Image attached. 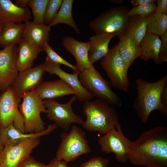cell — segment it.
Segmentation results:
<instances>
[{
    "label": "cell",
    "instance_id": "cell-1",
    "mask_svg": "<svg viewBox=\"0 0 167 167\" xmlns=\"http://www.w3.org/2000/svg\"><path fill=\"white\" fill-rule=\"evenodd\" d=\"M127 157L136 165L167 167V127L158 126L143 133L133 141Z\"/></svg>",
    "mask_w": 167,
    "mask_h": 167
},
{
    "label": "cell",
    "instance_id": "cell-2",
    "mask_svg": "<svg viewBox=\"0 0 167 167\" xmlns=\"http://www.w3.org/2000/svg\"><path fill=\"white\" fill-rule=\"evenodd\" d=\"M167 83V75L154 82H150L141 79L136 80L137 95L133 107L141 121L146 123L151 113L160 110L163 115L167 116V109L162 105L161 96Z\"/></svg>",
    "mask_w": 167,
    "mask_h": 167
},
{
    "label": "cell",
    "instance_id": "cell-3",
    "mask_svg": "<svg viewBox=\"0 0 167 167\" xmlns=\"http://www.w3.org/2000/svg\"><path fill=\"white\" fill-rule=\"evenodd\" d=\"M82 111L86 117L82 126L88 131L105 134L119 124L113 106L99 99L85 101Z\"/></svg>",
    "mask_w": 167,
    "mask_h": 167
},
{
    "label": "cell",
    "instance_id": "cell-4",
    "mask_svg": "<svg viewBox=\"0 0 167 167\" xmlns=\"http://www.w3.org/2000/svg\"><path fill=\"white\" fill-rule=\"evenodd\" d=\"M78 78L83 87L94 97L113 106H122V101L111 88L110 83L103 78L93 65L79 72Z\"/></svg>",
    "mask_w": 167,
    "mask_h": 167
},
{
    "label": "cell",
    "instance_id": "cell-5",
    "mask_svg": "<svg viewBox=\"0 0 167 167\" xmlns=\"http://www.w3.org/2000/svg\"><path fill=\"white\" fill-rule=\"evenodd\" d=\"M22 98V102L19 104L18 107L24 118V133H36L44 130L45 123L40 113L46 114V108L36 89L27 93Z\"/></svg>",
    "mask_w": 167,
    "mask_h": 167
},
{
    "label": "cell",
    "instance_id": "cell-6",
    "mask_svg": "<svg viewBox=\"0 0 167 167\" xmlns=\"http://www.w3.org/2000/svg\"><path fill=\"white\" fill-rule=\"evenodd\" d=\"M129 10L123 6L112 7L91 21L89 26L96 33H114L119 37L124 33L128 26Z\"/></svg>",
    "mask_w": 167,
    "mask_h": 167
},
{
    "label": "cell",
    "instance_id": "cell-7",
    "mask_svg": "<svg viewBox=\"0 0 167 167\" xmlns=\"http://www.w3.org/2000/svg\"><path fill=\"white\" fill-rule=\"evenodd\" d=\"M61 142L56 152V158L67 163L72 161L91 151L85 132L76 126L71 127L69 133H62Z\"/></svg>",
    "mask_w": 167,
    "mask_h": 167
},
{
    "label": "cell",
    "instance_id": "cell-8",
    "mask_svg": "<svg viewBox=\"0 0 167 167\" xmlns=\"http://www.w3.org/2000/svg\"><path fill=\"white\" fill-rule=\"evenodd\" d=\"M100 63L109 77L110 84L116 89L126 92L129 86L128 68L119 53L117 45L100 60Z\"/></svg>",
    "mask_w": 167,
    "mask_h": 167
},
{
    "label": "cell",
    "instance_id": "cell-9",
    "mask_svg": "<svg viewBox=\"0 0 167 167\" xmlns=\"http://www.w3.org/2000/svg\"><path fill=\"white\" fill-rule=\"evenodd\" d=\"M21 100L11 86L1 92L0 128H6L13 123L16 129L24 133V118L18 107Z\"/></svg>",
    "mask_w": 167,
    "mask_h": 167
},
{
    "label": "cell",
    "instance_id": "cell-10",
    "mask_svg": "<svg viewBox=\"0 0 167 167\" xmlns=\"http://www.w3.org/2000/svg\"><path fill=\"white\" fill-rule=\"evenodd\" d=\"M77 99L74 95L69 101L65 104H60L54 99L43 100L47 110V117L49 121H53L57 126L68 131L72 123H77L83 126L84 121L83 118L73 111L72 105Z\"/></svg>",
    "mask_w": 167,
    "mask_h": 167
},
{
    "label": "cell",
    "instance_id": "cell-11",
    "mask_svg": "<svg viewBox=\"0 0 167 167\" xmlns=\"http://www.w3.org/2000/svg\"><path fill=\"white\" fill-rule=\"evenodd\" d=\"M98 143L102 152L115 154L116 159L123 163L128 160L127 155L133 141L125 135L120 124L116 126L103 136L98 139Z\"/></svg>",
    "mask_w": 167,
    "mask_h": 167
},
{
    "label": "cell",
    "instance_id": "cell-12",
    "mask_svg": "<svg viewBox=\"0 0 167 167\" xmlns=\"http://www.w3.org/2000/svg\"><path fill=\"white\" fill-rule=\"evenodd\" d=\"M40 143L39 137L27 139L17 144L4 147L0 153V167H20Z\"/></svg>",
    "mask_w": 167,
    "mask_h": 167
},
{
    "label": "cell",
    "instance_id": "cell-13",
    "mask_svg": "<svg viewBox=\"0 0 167 167\" xmlns=\"http://www.w3.org/2000/svg\"><path fill=\"white\" fill-rule=\"evenodd\" d=\"M18 48L16 44L9 45L0 50V91H6L19 74L17 66Z\"/></svg>",
    "mask_w": 167,
    "mask_h": 167
},
{
    "label": "cell",
    "instance_id": "cell-14",
    "mask_svg": "<svg viewBox=\"0 0 167 167\" xmlns=\"http://www.w3.org/2000/svg\"><path fill=\"white\" fill-rule=\"evenodd\" d=\"M45 72L42 63L19 73L11 87L21 99L27 93L36 89L43 81Z\"/></svg>",
    "mask_w": 167,
    "mask_h": 167
},
{
    "label": "cell",
    "instance_id": "cell-15",
    "mask_svg": "<svg viewBox=\"0 0 167 167\" xmlns=\"http://www.w3.org/2000/svg\"><path fill=\"white\" fill-rule=\"evenodd\" d=\"M45 71L49 74H55L69 85L75 91L77 99L79 101L90 100L94 97L82 86L79 78V72L70 74L66 72L60 67V64L45 60L42 63Z\"/></svg>",
    "mask_w": 167,
    "mask_h": 167
},
{
    "label": "cell",
    "instance_id": "cell-16",
    "mask_svg": "<svg viewBox=\"0 0 167 167\" xmlns=\"http://www.w3.org/2000/svg\"><path fill=\"white\" fill-rule=\"evenodd\" d=\"M62 44L64 48L74 57L76 62L75 66L79 72L91 66L92 64L88 58L89 41H80L72 36H68L63 38Z\"/></svg>",
    "mask_w": 167,
    "mask_h": 167
},
{
    "label": "cell",
    "instance_id": "cell-17",
    "mask_svg": "<svg viewBox=\"0 0 167 167\" xmlns=\"http://www.w3.org/2000/svg\"><path fill=\"white\" fill-rule=\"evenodd\" d=\"M57 127L55 123L48 125L43 131L36 133H25L16 129L13 123L6 128H0V143L4 147L14 145L27 139L47 135Z\"/></svg>",
    "mask_w": 167,
    "mask_h": 167
},
{
    "label": "cell",
    "instance_id": "cell-18",
    "mask_svg": "<svg viewBox=\"0 0 167 167\" xmlns=\"http://www.w3.org/2000/svg\"><path fill=\"white\" fill-rule=\"evenodd\" d=\"M42 100L54 99L71 94L75 95L73 89L61 79L43 82L36 88Z\"/></svg>",
    "mask_w": 167,
    "mask_h": 167
},
{
    "label": "cell",
    "instance_id": "cell-19",
    "mask_svg": "<svg viewBox=\"0 0 167 167\" xmlns=\"http://www.w3.org/2000/svg\"><path fill=\"white\" fill-rule=\"evenodd\" d=\"M32 18L28 7L20 8L10 0H0V23L12 22L22 23L29 20Z\"/></svg>",
    "mask_w": 167,
    "mask_h": 167
},
{
    "label": "cell",
    "instance_id": "cell-20",
    "mask_svg": "<svg viewBox=\"0 0 167 167\" xmlns=\"http://www.w3.org/2000/svg\"><path fill=\"white\" fill-rule=\"evenodd\" d=\"M117 35L114 33H96L89 38L88 58L92 65L104 57L109 50V45L112 38Z\"/></svg>",
    "mask_w": 167,
    "mask_h": 167
},
{
    "label": "cell",
    "instance_id": "cell-21",
    "mask_svg": "<svg viewBox=\"0 0 167 167\" xmlns=\"http://www.w3.org/2000/svg\"><path fill=\"white\" fill-rule=\"evenodd\" d=\"M17 66L19 72L32 68L34 60L40 53L43 51L38 47L22 38L19 43Z\"/></svg>",
    "mask_w": 167,
    "mask_h": 167
},
{
    "label": "cell",
    "instance_id": "cell-22",
    "mask_svg": "<svg viewBox=\"0 0 167 167\" xmlns=\"http://www.w3.org/2000/svg\"><path fill=\"white\" fill-rule=\"evenodd\" d=\"M24 23L23 38L42 49L45 43L49 41L50 27L45 24H35L30 20Z\"/></svg>",
    "mask_w": 167,
    "mask_h": 167
},
{
    "label": "cell",
    "instance_id": "cell-23",
    "mask_svg": "<svg viewBox=\"0 0 167 167\" xmlns=\"http://www.w3.org/2000/svg\"><path fill=\"white\" fill-rule=\"evenodd\" d=\"M139 57L147 61L152 59L157 64L160 63L159 55L161 40L158 36L151 33H147L139 44Z\"/></svg>",
    "mask_w": 167,
    "mask_h": 167
},
{
    "label": "cell",
    "instance_id": "cell-24",
    "mask_svg": "<svg viewBox=\"0 0 167 167\" xmlns=\"http://www.w3.org/2000/svg\"><path fill=\"white\" fill-rule=\"evenodd\" d=\"M117 45L121 56L129 68L134 61L139 57V45L130 36L124 33L119 36Z\"/></svg>",
    "mask_w": 167,
    "mask_h": 167
},
{
    "label": "cell",
    "instance_id": "cell-25",
    "mask_svg": "<svg viewBox=\"0 0 167 167\" xmlns=\"http://www.w3.org/2000/svg\"><path fill=\"white\" fill-rule=\"evenodd\" d=\"M25 23L9 22L5 23L1 35L0 46L5 48L19 43L22 39Z\"/></svg>",
    "mask_w": 167,
    "mask_h": 167
},
{
    "label": "cell",
    "instance_id": "cell-26",
    "mask_svg": "<svg viewBox=\"0 0 167 167\" xmlns=\"http://www.w3.org/2000/svg\"><path fill=\"white\" fill-rule=\"evenodd\" d=\"M73 0H63L57 14L48 25L50 27L59 24H64L73 29L77 34L80 32L72 14Z\"/></svg>",
    "mask_w": 167,
    "mask_h": 167
},
{
    "label": "cell",
    "instance_id": "cell-27",
    "mask_svg": "<svg viewBox=\"0 0 167 167\" xmlns=\"http://www.w3.org/2000/svg\"><path fill=\"white\" fill-rule=\"evenodd\" d=\"M147 17L139 15L130 17L124 34L131 37L139 45L146 34Z\"/></svg>",
    "mask_w": 167,
    "mask_h": 167
},
{
    "label": "cell",
    "instance_id": "cell-28",
    "mask_svg": "<svg viewBox=\"0 0 167 167\" xmlns=\"http://www.w3.org/2000/svg\"><path fill=\"white\" fill-rule=\"evenodd\" d=\"M147 33L161 36L167 31V15L161 13H154L147 17Z\"/></svg>",
    "mask_w": 167,
    "mask_h": 167
},
{
    "label": "cell",
    "instance_id": "cell-29",
    "mask_svg": "<svg viewBox=\"0 0 167 167\" xmlns=\"http://www.w3.org/2000/svg\"><path fill=\"white\" fill-rule=\"evenodd\" d=\"M48 0H29L28 6L33 15V22L38 24H45L44 17Z\"/></svg>",
    "mask_w": 167,
    "mask_h": 167
},
{
    "label": "cell",
    "instance_id": "cell-30",
    "mask_svg": "<svg viewBox=\"0 0 167 167\" xmlns=\"http://www.w3.org/2000/svg\"><path fill=\"white\" fill-rule=\"evenodd\" d=\"M42 49L47 54L45 60L66 65L72 69L74 71V73L79 72L75 65L71 64L59 55L49 45L48 42H45V43Z\"/></svg>",
    "mask_w": 167,
    "mask_h": 167
},
{
    "label": "cell",
    "instance_id": "cell-31",
    "mask_svg": "<svg viewBox=\"0 0 167 167\" xmlns=\"http://www.w3.org/2000/svg\"><path fill=\"white\" fill-rule=\"evenodd\" d=\"M62 0H48L45 15L44 22L48 25L58 12L62 4Z\"/></svg>",
    "mask_w": 167,
    "mask_h": 167
},
{
    "label": "cell",
    "instance_id": "cell-32",
    "mask_svg": "<svg viewBox=\"0 0 167 167\" xmlns=\"http://www.w3.org/2000/svg\"><path fill=\"white\" fill-rule=\"evenodd\" d=\"M157 5L155 3L134 6L128 12L130 17L135 15L147 17L154 13L156 11Z\"/></svg>",
    "mask_w": 167,
    "mask_h": 167
},
{
    "label": "cell",
    "instance_id": "cell-33",
    "mask_svg": "<svg viewBox=\"0 0 167 167\" xmlns=\"http://www.w3.org/2000/svg\"><path fill=\"white\" fill-rule=\"evenodd\" d=\"M108 160L101 157L92 158L81 164L79 167H107Z\"/></svg>",
    "mask_w": 167,
    "mask_h": 167
},
{
    "label": "cell",
    "instance_id": "cell-34",
    "mask_svg": "<svg viewBox=\"0 0 167 167\" xmlns=\"http://www.w3.org/2000/svg\"><path fill=\"white\" fill-rule=\"evenodd\" d=\"M161 37V45L159 55L160 63L167 61V31Z\"/></svg>",
    "mask_w": 167,
    "mask_h": 167
},
{
    "label": "cell",
    "instance_id": "cell-35",
    "mask_svg": "<svg viewBox=\"0 0 167 167\" xmlns=\"http://www.w3.org/2000/svg\"><path fill=\"white\" fill-rule=\"evenodd\" d=\"M20 167H50V164L45 165L36 160L30 155L23 161Z\"/></svg>",
    "mask_w": 167,
    "mask_h": 167
},
{
    "label": "cell",
    "instance_id": "cell-36",
    "mask_svg": "<svg viewBox=\"0 0 167 167\" xmlns=\"http://www.w3.org/2000/svg\"><path fill=\"white\" fill-rule=\"evenodd\" d=\"M156 10L155 13H161L165 14H167V0H158Z\"/></svg>",
    "mask_w": 167,
    "mask_h": 167
},
{
    "label": "cell",
    "instance_id": "cell-37",
    "mask_svg": "<svg viewBox=\"0 0 167 167\" xmlns=\"http://www.w3.org/2000/svg\"><path fill=\"white\" fill-rule=\"evenodd\" d=\"M156 0H132L131 3L134 6L145 5L155 3Z\"/></svg>",
    "mask_w": 167,
    "mask_h": 167
},
{
    "label": "cell",
    "instance_id": "cell-38",
    "mask_svg": "<svg viewBox=\"0 0 167 167\" xmlns=\"http://www.w3.org/2000/svg\"><path fill=\"white\" fill-rule=\"evenodd\" d=\"M67 162L62 160H59L54 158L49 163L50 167H67Z\"/></svg>",
    "mask_w": 167,
    "mask_h": 167
},
{
    "label": "cell",
    "instance_id": "cell-39",
    "mask_svg": "<svg viewBox=\"0 0 167 167\" xmlns=\"http://www.w3.org/2000/svg\"><path fill=\"white\" fill-rule=\"evenodd\" d=\"M161 101L163 106L167 109V83L165 86L162 92Z\"/></svg>",
    "mask_w": 167,
    "mask_h": 167
},
{
    "label": "cell",
    "instance_id": "cell-40",
    "mask_svg": "<svg viewBox=\"0 0 167 167\" xmlns=\"http://www.w3.org/2000/svg\"><path fill=\"white\" fill-rule=\"evenodd\" d=\"M29 0H16L14 4L17 6L21 8H25L27 7L28 3Z\"/></svg>",
    "mask_w": 167,
    "mask_h": 167
},
{
    "label": "cell",
    "instance_id": "cell-41",
    "mask_svg": "<svg viewBox=\"0 0 167 167\" xmlns=\"http://www.w3.org/2000/svg\"><path fill=\"white\" fill-rule=\"evenodd\" d=\"M4 24L0 23V41H1V35L2 28Z\"/></svg>",
    "mask_w": 167,
    "mask_h": 167
},
{
    "label": "cell",
    "instance_id": "cell-42",
    "mask_svg": "<svg viewBox=\"0 0 167 167\" xmlns=\"http://www.w3.org/2000/svg\"><path fill=\"white\" fill-rule=\"evenodd\" d=\"M4 147L0 143V153L2 151Z\"/></svg>",
    "mask_w": 167,
    "mask_h": 167
},
{
    "label": "cell",
    "instance_id": "cell-43",
    "mask_svg": "<svg viewBox=\"0 0 167 167\" xmlns=\"http://www.w3.org/2000/svg\"><path fill=\"white\" fill-rule=\"evenodd\" d=\"M1 92L0 91V95L1 93Z\"/></svg>",
    "mask_w": 167,
    "mask_h": 167
}]
</instances>
